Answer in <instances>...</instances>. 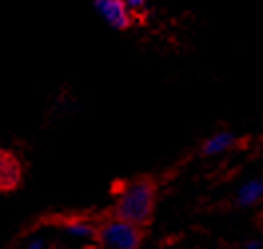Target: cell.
Returning <instances> with one entry per match:
<instances>
[{"instance_id": "7a4b0ae2", "label": "cell", "mask_w": 263, "mask_h": 249, "mask_svg": "<svg viewBox=\"0 0 263 249\" xmlns=\"http://www.w3.org/2000/svg\"><path fill=\"white\" fill-rule=\"evenodd\" d=\"M98 237L102 245H106L108 249H138L142 241L140 227L118 217L106 221L100 227Z\"/></svg>"}, {"instance_id": "52a82bcc", "label": "cell", "mask_w": 263, "mask_h": 249, "mask_svg": "<svg viewBox=\"0 0 263 249\" xmlns=\"http://www.w3.org/2000/svg\"><path fill=\"white\" fill-rule=\"evenodd\" d=\"M64 232L74 237V239H90L92 235H96V229L90 221L86 219H70L64 223Z\"/></svg>"}, {"instance_id": "9c48e42d", "label": "cell", "mask_w": 263, "mask_h": 249, "mask_svg": "<svg viewBox=\"0 0 263 249\" xmlns=\"http://www.w3.org/2000/svg\"><path fill=\"white\" fill-rule=\"evenodd\" d=\"M26 249H46V241L42 237H32L28 243H26Z\"/></svg>"}, {"instance_id": "30bf717a", "label": "cell", "mask_w": 263, "mask_h": 249, "mask_svg": "<svg viewBox=\"0 0 263 249\" xmlns=\"http://www.w3.org/2000/svg\"><path fill=\"white\" fill-rule=\"evenodd\" d=\"M243 249H263V243L259 239H249Z\"/></svg>"}, {"instance_id": "ba28073f", "label": "cell", "mask_w": 263, "mask_h": 249, "mask_svg": "<svg viewBox=\"0 0 263 249\" xmlns=\"http://www.w3.org/2000/svg\"><path fill=\"white\" fill-rule=\"evenodd\" d=\"M122 2L130 8L132 12H140V10H144L146 4H148V0H122Z\"/></svg>"}, {"instance_id": "8992f818", "label": "cell", "mask_w": 263, "mask_h": 249, "mask_svg": "<svg viewBox=\"0 0 263 249\" xmlns=\"http://www.w3.org/2000/svg\"><path fill=\"white\" fill-rule=\"evenodd\" d=\"M233 146H235V133L228 132V130H221V132H215L214 136H210L203 142V148L201 149H203L205 156H219V154H226Z\"/></svg>"}, {"instance_id": "5b68a950", "label": "cell", "mask_w": 263, "mask_h": 249, "mask_svg": "<svg viewBox=\"0 0 263 249\" xmlns=\"http://www.w3.org/2000/svg\"><path fill=\"white\" fill-rule=\"evenodd\" d=\"M263 199V178H251L237 187L235 201L241 207H251Z\"/></svg>"}, {"instance_id": "6da1fadb", "label": "cell", "mask_w": 263, "mask_h": 249, "mask_svg": "<svg viewBox=\"0 0 263 249\" xmlns=\"http://www.w3.org/2000/svg\"><path fill=\"white\" fill-rule=\"evenodd\" d=\"M156 205V187L149 180H134L128 182L120 191L116 199V216L134 225L146 223Z\"/></svg>"}, {"instance_id": "3957f363", "label": "cell", "mask_w": 263, "mask_h": 249, "mask_svg": "<svg viewBox=\"0 0 263 249\" xmlns=\"http://www.w3.org/2000/svg\"><path fill=\"white\" fill-rule=\"evenodd\" d=\"M94 10L108 26L116 30H126L134 18V12L122 0H94Z\"/></svg>"}, {"instance_id": "277c9868", "label": "cell", "mask_w": 263, "mask_h": 249, "mask_svg": "<svg viewBox=\"0 0 263 249\" xmlns=\"http://www.w3.org/2000/svg\"><path fill=\"white\" fill-rule=\"evenodd\" d=\"M20 182V162L12 154L0 149V191L12 189Z\"/></svg>"}]
</instances>
